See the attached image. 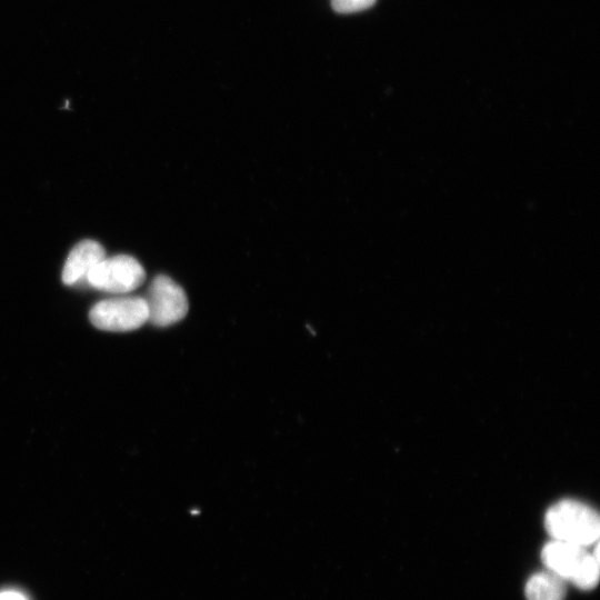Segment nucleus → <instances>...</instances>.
Segmentation results:
<instances>
[{"label": "nucleus", "mask_w": 600, "mask_h": 600, "mask_svg": "<svg viewBox=\"0 0 600 600\" xmlns=\"http://www.w3.org/2000/svg\"><path fill=\"white\" fill-rule=\"evenodd\" d=\"M376 0H331V6L339 13H354L369 9Z\"/></svg>", "instance_id": "9"}, {"label": "nucleus", "mask_w": 600, "mask_h": 600, "mask_svg": "<svg viewBox=\"0 0 600 600\" xmlns=\"http://www.w3.org/2000/svg\"><path fill=\"white\" fill-rule=\"evenodd\" d=\"M589 554L584 547L552 539L542 548L541 560L547 570L572 582Z\"/></svg>", "instance_id": "5"}, {"label": "nucleus", "mask_w": 600, "mask_h": 600, "mask_svg": "<svg viewBox=\"0 0 600 600\" xmlns=\"http://www.w3.org/2000/svg\"><path fill=\"white\" fill-rule=\"evenodd\" d=\"M544 526L553 540L584 548L596 543L600 532L597 511L583 502L571 499L551 506L546 513Z\"/></svg>", "instance_id": "1"}, {"label": "nucleus", "mask_w": 600, "mask_h": 600, "mask_svg": "<svg viewBox=\"0 0 600 600\" xmlns=\"http://www.w3.org/2000/svg\"><path fill=\"white\" fill-rule=\"evenodd\" d=\"M0 600H28V598L18 590H3L0 591Z\"/></svg>", "instance_id": "10"}, {"label": "nucleus", "mask_w": 600, "mask_h": 600, "mask_svg": "<svg viewBox=\"0 0 600 600\" xmlns=\"http://www.w3.org/2000/svg\"><path fill=\"white\" fill-rule=\"evenodd\" d=\"M144 300L148 308V321L157 327L174 324L188 312L184 290L164 274L153 278Z\"/></svg>", "instance_id": "4"}, {"label": "nucleus", "mask_w": 600, "mask_h": 600, "mask_svg": "<svg viewBox=\"0 0 600 600\" xmlns=\"http://www.w3.org/2000/svg\"><path fill=\"white\" fill-rule=\"evenodd\" d=\"M89 319L100 330L131 331L148 321V308L143 297L120 296L97 302Z\"/></svg>", "instance_id": "3"}, {"label": "nucleus", "mask_w": 600, "mask_h": 600, "mask_svg": "<svg viewBox=\"0 0 600 600\" xmlns=\"http://www.w3.org/2000/svg\"><path fill=\"white\" fill-rule=\"evenodd\" d=\"M599 581V554H598V546L596 543V548L593 552H591L586 560L584 564L576 576V578L572 580L571 583H573L577 588L581 590H590L597 586Z\"/></svg>", "instance_id": "8"}, {"label": "nucleus", "mask_w": 600, "mask_h": 600, "mask_svg": "<svg viewBox=\"0 0 600 600\" xmlns=\"http://www.w3.org/2000/svg\"><path fill=\"white\" fill-rule=\"evenodd\" d=\"M146 279L141 263L128 254L104 257L88 274V286L97 290L126 294L138 289Z\"/></svg>", "instance_id": "2"}, {"label": "nucleus", "mask_w": 600, "mask_h": 600, "mask_svg": "<svg viewBox=\"0 0 600 600\" xmlns=\"http://www.w3.org/2000/svg\"><path fill=\"white\" fill-rule=\"evenodd\" d=\"M104 257L106 250L98 241L87 239L78 242L64 262L62 282L67 286H88V274Z\"/></svg>", "instance_id": "6"}, {"label": "nucleus", "mask_w": 600, "mask_h": 600, "mask_svg": "<svg viewBox=\"0 0 600 600\" xmlns=\"http://www.w3.org/2000/svg\"><path fill=\"white\" fill-rule=\"evenodd\" d=\"M527 600H564L566 581L549 570L532 574L524 587Z\"/></svg>", "instance_id": "7"}]
</instances>
